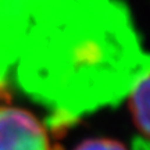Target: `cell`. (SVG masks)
I'll use <instances>...</instances> for the list:
<instances>
[{"instance_id": "cell-1", "label": "cell", "mask_w": 150, "mask_h": 150, "mask_svg": "<svg viewBox=\"0 0 150 150\" xmlns=\"http://www.w3.org/2000/svg\"><path fill=\"white\" fill-rule=\"evenodd\" d=\"M79 1L0 0V91L13 86L42 103L53 111V125L82 108L78 75L104 102L89 75H106L97 63L108 57L96 53L100 43H78Z\"/></svg>"}, {"instance_id": "cell-2", "label": "cell", "mask_w": 150, "mask_h": 150, "mask_svg": "<svg viewBox=\"0 0 150 150\" xmlns=\"http://www.w3.org/2000/svg\"><path fill=\"white\" fill-rule=\"evenodd\" d=\"M0 150H52L47 131L29 111L0 104Z\"/></svg>"}, {"instance_id": "cell-3", "label": "cell", "mask_w": 150, "mask_h": 150, "mask_svg": "<svg viewBox=\"0 0 150 150\" xmlns=\"http://www.w3.org/2000/svg\"><path fill=\"white\" fill-rule=\"evenodd\" d=\"M128 108L136 131L150 142V71L129 91Z\"/></svg>"}, {"instance_id": "cell-4", "label": "cell", "mask_w": 150, "mask_h": 150, "mask_svg": "<svg viewBox=\"0 0 150 150\" xmlns=\"http://www.w3.org/2000/svg\"><path fill=\"white\" fill-rule=\"evenodd\" d=\"M74 150H128V147L112 138H91L78 143Z\"/></svg>"}, {"instance_id": "cell-5", "label": "cell", "mask_w": 150, "mask_h": 150, "mask_svg": "<svg viewBox=\"0 0 150 150\" xmlns=\"http://www.w3.org/2000/svg\"><path fill=\"white\" fill-rule=\"evenodd\" d=\"M86 1H88V0H86ZM85 4H86V3H85ZM83 7H85V6H83ZM82 10H83V8H82ZM85 11H86V10H83V11H81V13H82V14H81V16H82V17H85V16H86V14H88V13H85Z\"/></svg>"}]
</instances>
